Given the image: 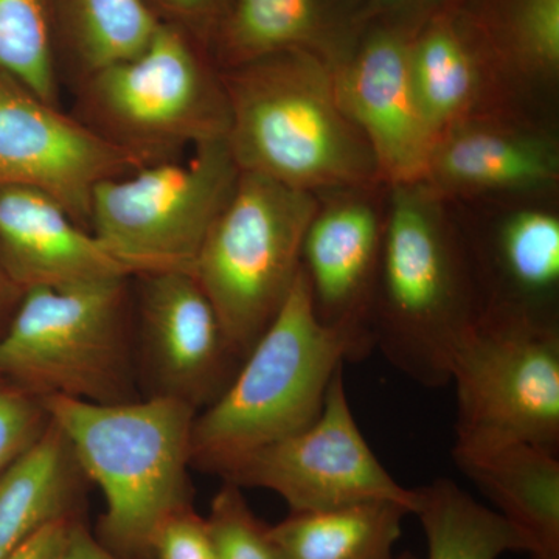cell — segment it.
Masks as SVG:
<instances>
[{
  "instance_id": "25",
  "label": "cell",
  "mask_w": 559,
  "mask_h": 559,
  "mask_svg": "<svg viewBox=\"0 0 559 559\" xmlns=\"http://www.w3.org/2000/svg\"><path fill=\"white\" fill-rule=\"evenodd\" d=\"M70 24L90 73L140 53L160 22L143 0H69Z\"/></svg>"
},
{
  "instance_id": "18",
  "label": "cell",
  "mask_w": 559,
  "mask_h": 559,
  "mask_svg": "<svg viewBox=\"0 0 559 559\" xmlns=\"http://www.w3.org/2000/svg\"><path fill=\"white\" fill-rule=\"evenodd\" d=\"M412 86L436 143L462 121L498 108L503 79L469 17L443 14L409 43Z\"/></svg>"
},
{
  "instance_id": "6",
  "label": "cell",
  "mask_w": 559,
  "mask_h": 559,
  "mask_svg": "<svg viewBox=\"0 0 559 559\" xmlns=\"http://www.w3.org/2000/svg\"><path fill=\"white\" fill-rule=\"evenodd\" d=\"M318 209V194L241 171L213 223L191 274L241 359L285 304Z\"/></svg>"
},
{
  "instance_id": "2",
  "label": "cell",
  "mask_w": 559,
  "mask_h": 559,
  "mask_svg": "<svg viewBox=\"0 0 559 559\" xmlns=\"http://www.w3.org/2000/svg\"><path fill=\"white\" fill-rule=\"evenodd\" d=\"M68 439L84 477L102 489V546L120 559H153L157 530L193 507L189 468L198 411L162 396L97 404L43 400Z\"/></svg>"
},
{
  "instance_id": "23",
  "label": "cell",
  "mask_w": 559,
  "mask_h": 559,
  "mask_svg": "<svg viewBox=\"0 0 559 559\" xmlns=\"http://www.w3.org/2000/svg\"><path fill=\"white\" fill-rule=\"evenodd\" d=\"M412 514L421 522L428 559H499L525 543L496 510L481 506L450 479L415 488Z\"/></svg>"
},
{
  "instance_id": "20",
  "label": "cell",
  "mask_w": 559,
  "mask_h": 559,
  "mask_svg": "<svg viewBox=\"0 0 559 559\" xmlns=\"http://www.w3.org/2000/svg\"><path fill=\"white\" fill-rule=\"evenodd\" d=\"M83 479L68 439L50 419L43 436L0 474V559L50 522L80 518Z\"/></svg>"
},
{
  "instance_id": "4",
  "label": "cell",
  "mask_w": 559,
  "mask_h": 559,
  "mask_svg": "<svg viewBox=\"0 0 559 559\" xmlns=\"http://www.w3.org/2000/svg\"><path fill=\"white\" fill-rule=\"evenodd\" d=\"M358 360L352 340L320 322L300 267L285 304L234 380L198 412L191 466L229 479L250 455L311 425L336 371Z\"/></svg>"
},
{
  "instance_id": "28",
  "label": "cell",
  "mask_w": 559,
  "mask_h": 559,
  "mask_svg": "<svg viewBox=\"0 0 559 559\" xmlns=\"http://www.w3.org/2000/svg\"><path fill=\"white\" fill-rule=\"evenodd\" d=\"M49 421L43 401L0 381V474L43 436Z\"/></svg>"
},
{
  "instance_id": "10",
  "label": "cell",
  "mask_w": 559,
  "mask_h": 559,
  "mask_svg": "<svg viewBox=\"0 0 559 559\" xmlns=\"http://www.w3.org/2000/svg\"><path fill=\"white\" fill-rule=\"evenodd\" d=\"M226 480L240 488L270 489L290 511L395 502L412 514L415 507V489L393 479L364 439L349 406L344 367L331 380L311 425L257 451Z\"/></svg>"
},
{
  "instance_id": "5",
  "label": "cell",
  "mask_w": 559,
  "mask_h": 559,
  "mask_svg": "<svg viewBox=\"0 0 559 559\" xmlns=\"http://www.w3.org/2000/svg\"><path fill=\"white\" fill-rule=\"evenodd\" d=\"M124 305L127 278L25 289L0 336V381L40 401H134Z\"/></svg>"
},
{
  "instance_id": "34",
  "label": "cell",
  "mask_w": 559,
  "mask_h": 559,
  "mask_svg": "<svg viewBox=\"0 0 559 559\" xmlns=\"http://www.w3.org/2000/svg\"><path fill=\"white\" fill-rule=\"evenodd\" d=\"M171 9L180 11V13H200V11L207 9L213 0H164Z\"/></svg>"
},
{
  "instance_id": "12",
  "label": "cell",
  "mask_w": 559,
  "mask_h": 559,
  "mask_svg": "<svg viewBox=\"0 0 559 559\" xmlns=\"http://www.w3.org/2000/svg\"><path fill=\"white\" fill-rule=\"evenodd\" d=\"M140 277L139 356L148 396L205 409L223 395L242 359L191 272H153Z\"/></svg>"
},
{
  "instance_id": "30",
  "label": "cell",
  "mask_w": 559,
  "mask_h": 559,
  "mask_svg": "<svg viewBox=\"0 0 559 559\" xmlns=\"http://www.w3.org/2000/svg\"><path fill=\"white\" fill-rule=\"evenodd\" d=\"M79 520L80 518H66L50 522L5 559H58L64 549L73 522Z\"/></svg>"
},
{
  "instance_id": "26",
  "label": "cell",
  "mask_w": 559,
  "mask_h": 559,
  "mask_svg": "<svg viewBox=\"0 0 559 559\" xmlns=\"http://www.w3.org/2000/svg\"><path fill=\"white\" fill-rule=\"evenodd\" d=\"M0 75L57 106L47 0H0Z\"/></svg>"
},
{
  "instance_id": "32",
  "label": "cell",
  "mask_w": 559,
  "mask_h": 559,
  "mask_svg": "<svg viewBox=\"0 0 559 559\" xmlns=\"http://www.w3.org/2000/svg\"><path fill=\"white\" fill-rule=\"evenodd\" d=\"M24 293L25 290L11 278L9 271L0 260V336L9 326Z\"/></svg>"
},
{
  "instance_id": "22",
  "label": "cell",
  "mask_w": 559,
  "mask_h": 559,
  "mask_svg": "<svg viewBox=\"0 0 559 559\" xmlns=\"http://www.w3.org/2000/svg\"><path fill=\"white\" fill-rule=\"evenodd\" d=\"M334 28L333 0H234L221 33V51L229 69L305 49L329 53Z\"/></svg>"
},
{
  "instance_id": "8",
  "label": "cell",
  "mask_w": 559,
  "mask_h": 559,
  "mask_svg": "<svg viewBox=\"0 0 559 559\" xmlns=\"http://www.w3.org/2000/svg\"><path fill=\"white\" fill-rule=\"evenodd\" d=\"M457 450L535 444L559 452V326L480 314L450 360Z\"/></svg>"
},
{
  "instance_id": "11",
  "label": "cell",
  "mask_w": 559,
  "mask_h": 559,
  "mask_svg": "<svg viewBox=\"0 0 559 559\" xmlns=\"http://www.w3.org/2000/svg\"><path fill=\"white\" fill-rule=\"evenodd\" d=\"M153 164L0 75V189L43 191L90 227L95 187Z\"/></svg>"
},
{
  "instance_id": "29",
  "label": "cell",
  "mask_w": 559,
  "mask_h": 559,
  "mask_svg": "<svg viewBox=\"0 0 559 559\" xmlns=\"http://www.w3.org/2000/svg\"><path fill=\"white\" fill-rule=\"evenodd\" d=\"M153 559H216L205 518L193 507L168 518L153 540Z\"/></svg>"
},
{
  "instance_id": "33",
  "label": "cell",
  "mask_w": 559,
  "mask_h": 559,
  "mask_svg": "<svg viewBox=\"0 0 559 559\" xmlns=\"http://www.w3.org/2000/svg\"><path fill=\"white\" fill-rule=\"evenodd\" d=\"M419 2L423 0H371L370 10L373 13H382V11L409 9Z\"/></svg>"
},
{
  "instance_id": "21",
  "label": "cell",
  "mask_w": 559,
  "mask_h": 559,
  "mask_svg": "<svg viewBox=\"0 0 559 559\" xmlns=\"http://www.w3.org/2000/svg\"><path fill=\"white\" fill-rule=\"evenodd\" d=\"M409 514L395 502L290 511L271 533L283 559H392Z\"/></svg>"
},
{
  "instance_id": "9",
  "label": "cell",
  "mask_w": 559,
  "mask_h": 559,
  "mask_svg": "<svg viewBox=\"0 0 559 559\" xmlns=\"http://www.w3.org/2000/svg\"><path fill=\"white\" fill-rule=\"evenodd\" d=\"M90 100L108 128L105 135L150 162L229 131L221 79L171 25L159 24L135 57L92 73Z\"/></svg>"
},
{
  "instance_id": "27",
  "label": "cell",
  "mask_w": 559,
  "mask_h": 559,
  "mask_svg": "<svg viewBox=\"0 0 559 559\" xmlns=\"http://www.w3.org/2000/svg\"><path fill=\"white\" fill-rule=\"evenodd\" d=\"M216 559H283L271 525L250 510L242 488L223 480L205 518Z\"/></svg>"
},
{
  "instance_id": "14",
  "label": "cell",
  "mask_w": 559,
  "mask_h": 559,
  "mask_svg": "<svg viewBox=\"0 0 559 559\" xmlns=\"http://www.w3.org/2000/svg\"><path fill=\"white\" fill-rule=\"evenodd\" d=\"M364 191L318 209L301 246V270L323 325L344 333L359 360L374 349L373 304L384 218Z\"/></svg>"
},
{
  "instance_id": "7",
  "label": "cell",
  "mask_w": 559,
  "mask_h": 559,
  "mask_svg": "<svg viewBox=\"0 0 559 559\" xmlns=\"http://www.w3.org/2000/svg\"><path fill=\"white\" fill-rule=\"evenodd\" d=\"M240 173L227 138L197 143L186 160L153 162L98 183L91 231L132 275L191 272Z\"/></svg>"
},
{
  "instance_id": "17",
  "label": "cell",
  "mask_w": 559,
  "mask_h": 559,
  "mask_svg": "<svg viewBox=\"0 0 559 559\" xmlns=\"http://www.w3.org/2000/svg\"><path fill=\"white\" fill-rule=\"evenodd\" d=\"M481 314L558 325L559 218L546 209L513 212L481 248H469Z\"/></svg>"
},
{
  "instance_id": "1",
  "label": "cell",
  "mask_w": 559,
  "mask_h": 559,
  "mask_svg": "<svg viewBox=\"0 0 559 559\" xmlns=\"http://www.w3.org/2000/svg\"><path fill=\"white\" fill-rule=\"evenodd\" d=\"M227 142L240 171L293 189L370 191L380 173L337 94L334 66L296 49L227 70Z\"/></svg>"
},
{
  "instance_id": "13",
  "label": "cell",
  "mask_w": 559,
  "mask_h": 559,
  "mask_svg": "<svg viewBox=\"0 0 559 559\" xmlns=\"http://www.w3.org/2000/svg\"><path fill=\"white\" fill-rule=\"evenodd\" d=\"M409 43L404 33L380 31L333 61L342 106L390 187L423 182L436 146L412 86Z\"/></svg>"
},
{
  "instance_id": "31",
  "label": "cell",
  "mask_w": 559,
  "mask_h": 559,
  "mask_svg": "<svg viewBox=\"0 0 559 559\" xmlns=\"http://www.w3.org/2000/svg\"><path fill=\"white\" fill-rule=\"evenodd\" d=\"M58 559H120L94 538L81 520L73 522L64 549Z\"/></svg>"
},
{
  "instance_id": "16",
  "label": "cell",
  "mask_w": 559,
  "mask_h": 559,
  "mask_svg": "<svg viewBox=\"0 0 559 559\" xmlns=\"http://www.w3.org/2000/svg\"><path fill=\"white\" fill-rule=\"evenodd\" d=\"M0 260L24 290L132 275L53 198L24 187L0 189Z\"/></svg>"
},
{
  "instance_id": "35",
  "label": "cell",
  "mask_w": 559,
  "mask_h": 559,
  "mask_svg": "<svg viewBox=\"0 0 559 559\" xmlns=\"http://www.w3.org/2000/svg\"><path fill=\"white\" fill-rule=\"evenodd\" d=\"M392 559H418V558H415L414 555L409 554V551H406V554H401V555H399V557H395V555H393Z\"/></svg>"
},
{
  "instance_id": "15",
  "label": "cell",
  "mask_w": 559,
  "mask_h": 559,
  "mask_svg": "<svg viewBox=\"0 0 559 559\" xmlns=\"http://www.w3.org/2000/svg\"><path fill=\"white\" fill-rule=\"evenodd\" d=\"M503 109L462 121L433 146L423 183L437 197L535 193L559 179L557 143Z\"/></svg>"
},
{
  "instance_id": "24",
  "label": "cell",
  "mask_w": 559,
  "mask_h": 559,
  "mask_svg": "<svg viewBox=\"0 0 559 559\" xmlns=\"http://www.w3.org/2000/svg\"><path fill=\"white\" fill-rule=\"evenodd\" d=\"M503 79L554 81L559 72V0H489L469 16Z\"/></svg>"
},
{
  "instance_id": "3",
  "label": "cell",
  "mask_w": 559,
  "mask_h": 559,
  "mask_svg": "<svg viewBox=\"0 0 559 559\" xmlns=\"http://www.w3.org/2000/svg\"><path fill=\"white\" fill-rule=\"evenodd\" d=\"M392 189L374 290V348L423 388H444L455 345L481 314L468 246L428 186Z\"/></svg>"
},
{
  "instance_id": "19",
  "label": "cell",
  "mask_w": 559,
  "mask_h": 559,
  "mask_svg": "<svg viewBox=\"0 0 559 559\" xmlns=\"http://www.w3.org/2000/svg\"><path fill=\"white\" fill-rule=\"evenodd\" d=\"M462 473L516 528L530 559H559V459L535 444L452 448Z\"/></svg>"
}]
</instances>
